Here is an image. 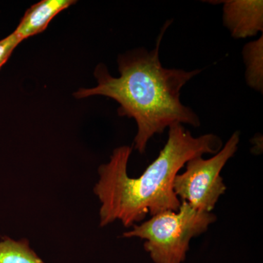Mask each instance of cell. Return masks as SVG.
I'll list each match as a JSON object with an SVG mask.
<instances>
[{"label":"cell","instance_id":"obj_5","mask_svg":"<svg viewBox=\"0 0 263 263\" xmlns=\"http://www.w3.org/2000/svg\"><path fill=\"white\" fill-rule=\"evenodd\" d=\"M223 3V21L233 37H254L262 32V0H228Z\"/></svg>","mask_w":263,"mask_h":263},{"label":"cell","instance_id":"obj_3","mask_svg":"<svg viewBox=\"0 0 263 263\" xmlns=\"http://www.w3.org/2000/svg\"><path fill=\"white\" fill-rule=\"evenodd\" d=\"M216 219L212 212H199L183 201L177 212L166 211L152 216L132 227L122 237L145 240L143 247L154 263H183L191 240L205 233Z\"/></svg>","mask_w":263,"mask_h":263},{"label":"cell","instance_id":"obj_7","mask_svg":"<svg viewBox=\"0 0 263 263\" xmlns=\"http://www.w3.org/2000/svg\"><path fill=\"white\" fill-rule=\"evenodd\" d=\"M263 38L247 43L243 49L247 84L256 91L263 89Z\"/></svg>","mask_w":263,"mask_h":263},{"label":"cell","instance_id":"obj_6","mask_svg":"<svg viewBox=\"0 0 263 263\" xmlns=\"http://www.w3.org/2000/svg\"><path fill=\"white\" fill-rule=\"evenodd\" d=\"M75 3L74 0H42L27 10L14 32L22 41L39 34L59 13Z\"/></svg>","mask_w":263,"mask_h":263},{"label":"cell","instance_id":"obj_9","mask_svg":"<svg viewBox=\"0 0 263 263\" xmlns=\"http://www.w3.org/2000/svg\"><path fill=\"white\" fill-rule=\"evenodd\" d=\"M22 41L15 32L0 41V69L8 61L13 50Z\"/></svg>","mask_w":263,"mask_h":263},{"label":"cell","instance_id":"obj_8","mask_svg":"<svg viewBox=\"0 0 263 263\" xmlns=\"http://www.w3.org/2000/svg\"><path fill=\"white\" fill-rule=\"evenodd\" d=\"M0 263H45L29 246L27 238L4 237L0 241Z\"/></svg>","mask_w":263,"mask_h":263},{"label":"cell","instance_id":"obj_2","mask_svg":"<svg viewBox=\"0 0 263 263\" xmlns=\"http://www.w3.org/2000/svg\"><path fill=\"white\" fill-rule=\"evenodd\" d=\"M171 22L162 27L152 51L138 49L119 57V78L110 76L101 64L95 72L98 86L74 94L77 98L103 95L116 100L120 105L119 115L136 120L138 132L134 144L140 154L146 152L151 138L174 124L200 125L198 116L181 103L180 96L184 85L201 70L165 68L160 62L161 41Z\"/></svg>","mask_w":263,"mask_h":263},{"label":"cell","instance_id":"obj_4","mask_svg":"<svg viewBox=\"0 0 263 263\" xmlns=\"http://www.w3.org/2000/svg\"><path fill=\"white\" fill-rule=\"evenodd\" d=\"M239 142V132H235L221 150L211 158L205 160L197 157L186 162L184 172L178 174L174 181V193L181 202H187L199 212H213L227 190L221 171L236 153Z\"/></svg>","mask_w":263,"mask_h":263},{"label":"cell","instance_id":"obj_1","mask_svg":"<svg viewBox=\"0 0 263 263\" xmlns=\"http://www.w3.org/2000/svg\"><path fill=\"white\" fill-rule=\"evenodd\" d=\"M222 141L212 133L194 137L183 124L168 128V138L158 157L138 178L129 177L128 162L133 148L114 150L110 161L98 168L94 193L98 197L100 226L120 221L126 228L166 211L177 212L181 200L174 193V181L189 160L205 154L216 155Z\"/></svg>","mask_w":263,"mask_h":263}]
</instances>
